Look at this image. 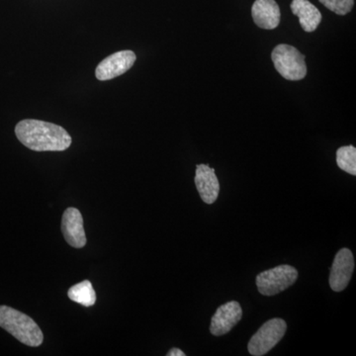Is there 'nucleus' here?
<instances>
[{
    "label": "nucleus",
    "mask_w": 356,
    "mask_h": 356,
    "mask_svg": "<svg viewBox=\"0 0 356 356\" xmlns=\"http://www.w3.org/2000/svg\"><path fill=\"white\" fill-rule=\"evenodd\" d=\"M252 15L255 24L261 29H275L280 23V9L275 0H255Z\"/></svg>",
    "instance_id": "11"
},
{
    "label": "nucleus",
    "mask_w": 356,
    "mask_h": 356,
    "mask_svg": "<svg viewBox=\"0 0 356 356\" xmlns=\"http://www.w3.org/2000/svg\"><path fill=\"white\" fill-rule=\"evenodd\" d=\"M355 270V259L348 248H341L334 257L330 275V285L334 291H343Z\"/></svg>",
    "instance_id": "7"
},
{
    "label": "nucleus",
    "mask_w": 356,
    "mask_h": 356,
    "mask_svg": "<svg viewBox=\"0 0 356 356\" xmlns=\"http://www.w3.org/2000/svg\"><path fill=\"white\" fill-rule=\"evenodd\" d=\"M337 163L343 172L356 175V149L353 146L339 147L337 151Z\"/></svg>",
    "instance_id": "14"
},
{
    "label": "nucleus",
    "mask_w": 356,
    "mask_h": 356,
    "mask_svg": "<svg viewBox=\"0 0 356 356\" xmlns=\"http://www.w3.org/2000/svg\"><path fill=\"white\" fill-rule=\"evenodd\" d=\"M168 356H185V353L184 351L180 350L179 348H172L170 351H168Z\"/></svg>",
    "instance_id": "16"
},
{
    "label": "nucleus",
    "mask_w": 356,
    "mask_h": 356,
    "mask_svg": "<svg viewBox=\"0 0 356 356\" xmlns=\"http://www.w3.org/2000/svg\"><path fill=\"white\" fill-rule=\"evenodd\" d=\"M62 232L65 242L70 247L83 248L86 245L83 215L76 208L70 207L65 211L62 219Z\"/></svg>",
    "instance_id": "9"
},
{
    "label": "nucleus",
    "mask_w": 356,
    "mask_h": 356,
    "mask_svg": "<svg viewBox=\"0 0 356 356\" xmlns=\"http://www.w3.org/2000/svg\"><path fill=\"white\" fill-rule=\"evenodd\" d=\"M274 67L287 81H301L307 76L305 56L287 44H278L271 54Z\"/></svg>",
    "instance_id": "3"
},
{
    "label": "nucleus",
    "mask_w": 356,
    "mask_h": 356,
    "mask_svg": "<svg viewBox=\"0 0 356 356\" xmlns=\"http://www.w3.org/2000/svg\"><path fill=\"white\" fill-rule=\"evenodd\" d=\"M291 10L294 15L298 16L300 25L305 32L315 31L322 21L320 10L309 0H293Z\"/></svg>",
    "instance_id": "12"
},
{
    "label": "nucleus",
    "mask_w": 356,
    "mask_h": 356,
    "mask_svg": "<svg viewBox=\"0 0 356 356\" xmlns=\"http://www.w3.org/2000/svg\"><path fill=\"white\" fill-rule=\"evenodd\" d=\"M16 137L35 152H63L72 145L65 129L49 122L26 119L16 125Z\"/></svg>",
    "instance_id": "1"
},
{
    "label": "nucleus",
    "mask_w": 356,
    "mask_h": 356,
    "mask_svg": "<svg viewBox=\"0 0 356 356\" xmlns=\"http://www.w3.org/2000/svg\"><path fill=\"white\" fill-rule=\"evenodd\" d=\"M298 278L295 267L283 264L264 271L257 276V286L264 296H274L292 286Z\"/></svg>",
    "instance_id": "4"
},
{
    "label": "nucleus",
    "mask_w": 356,
    "mask_h": 356,
    "mask_svg": "<svg viewBox=\"0 0 356 356\" xmlns=\"http://www.w3.org/2000/svg\"><path fill=\"white\" fill-rule=\"evenodd\" d=\"M287 325L282 318H271L261 325L248 343L250 355L262 356L273 350L286 332Z\"/></svg>",
    "instance_id": "5"
},
{
    "label": "nucleus",
    "mask_w": 356,
    "mask_h": 356,
    "mask_svg": "<svg viewBox=\"0 0 356 356\" xmlns=\"http://www.w3.org/2000/svg\"><path fill=\"white\" fill-rule=\"evenodd\" d=\"M67 296L72 301L84 307L93 306L96 302V293L90 281L88 280L81 281V283L70 287L67 291Z\"/></svg>",
    "instance_id": "13"
},
{
    "label": "nucleus",
    "mask_w": 356,
    "mask_h": 356,
    "mask_svg": "<svg viewBox=\"0 0 356 356\" xmlns=\"http://www.w3.org/2000/svg\"><path fill=\"white\" fill-rule=\"evenodd\" d=\"M0 327L26 346L37 348L43 343L44 334L38 324L29 316L11 307L0 306Z\"/></svg>",
    "instance_id": "2"
},
{
    "label": "nucleus",
    "mask_w": 356,
    "mask_h": 356,
    "mask_svg": "<svg viewBox=\"0 0 356 356\" xmlns=\"http://www.w3.org/2000/svg\"><path fill=\"white\" fill-rule=\"evenodd\" d=\"M136 58L137 57L132 51H117L113 55L105 58L97 65L95 70L96 79L104 81L122 76L133 67Z\"/></svg>",
    "instance_id": "6"
},
{
    "label": "nucleus",
    "mask_w": 356,
    "mask_h": 356,
    "mask_svg": "<svg viewBox=\"0 0 356 356\" xmlns=\"http://www.w3.org/2000/svg\"><path fill=\"white\" fill-rule=\"evenodd\" d=\"M195 184L203 202L213 204L217 200L220 184L214 168L203 163L196 166Z\"/></svg>",
    "instance_id": "10"
},
{
    "label": "nucleus",
    "mask_w": 356,
    "mask_h": 356,
    "mask_svg": "<svg viewBox=\"0 0 356 356\" xmlns=\"http://www.w3.org/2000/svg\"><path fill=\"white\" fill-rule=\"evenodd\" d=\"M320 2L337 15L350 13L355 4V0H320Z\"/></svg>",
    "instance_id": "15"
},
{
    "label": "nucleus",
    "mask_w": 356,
    "mask_h": 356,
    "mask_svg": "<svg viewBox=\"0 0 356 356\" xmlns=\"http://www.w3.org/2000/svg\"><path fill=\"white\" fill-rule=\"evenodd\" d=\"M243 318L240 303L229 301L217 309L211 320L210 332L213 336L220 337L228 334Z\"/></svg>",
    "instance_id": "8"
}]
</instances>
